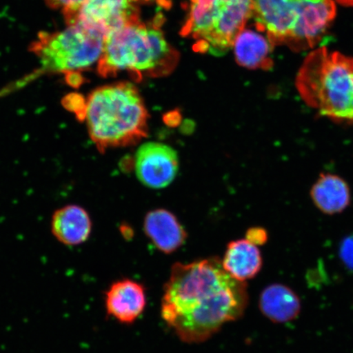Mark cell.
I'll return each instance as SVG.
<instances>
[{"instance_id": "cell-11", "label": "cell", "mask_w": 353, "mask_h": 353, "mask_svg": "<svg viewBox=\"0 0 353 353\" xmlns=\"http://www.w3.org/2000/svg\"><path fill=\"white\" fill-rule=\"evenodd\" d=\"M145 235L161 252L170 254L179 250L188 234L174 214L166 210H154L145 216Z\"/></svg>"}, {"instance_id": "cell-12", "label": "cell", "mask_w": 353, "mask_h": 353, "mask_svg": "<svg viewBox=\"0 0 353 353\" xmlns=\"http://www.w3.org/2000/svg\"><path fill=\"white\" fill-rule=\"evenodd\" d=\"M92 231L90 215L82 207L70 205L57 210L52 216V232L66 245H78L85 242Z\"/></svg>"}, {"instance_id": "cell-9", "label": "cell", "mask_w": 353, "mask_h": 353, "mask_svg": "<svg viewBox=\"0 0 353 353\" xmlns=\"http://www.w3.org/2000/svg\"><path fill=\"white\" fill-rule=\"evenodd\" d=\"M134 166L137 176L145 187L164 188L173 182L178 174V154L165 144L145 143L136 154Z\"/></svg>"}, {"instance_id": "cell-17", "label": "cell", "mask_w": 353, "mask_h": 353, "mask_svg": "<svg viewBox=\"0 0 353 353\" xmlns=\"http://www.w3.org/2000/svg\"><path fill=\"white\" fill-rule=\"evenodd\" d=\"M44 1L54 10H61L65 17L76 12L86 0H44Z\"/></svg>"}, {"instance_id": "cell-13", "label": "cell", "mask_w": 353, "mask_h": 353, "mask_svg": "<svg viewBox=\"0 0 353 353\" xmlns=\"http://www.w3.org/2000/svg\"><path fill=\"white\" fill-rule=\"evenodd\" d=\"M222 264L234 279L245 282L261 270L263 259L257 245L242 239L229 243Z\"/></svg>"}, {"instance_id": "cell-22", "label": "cell", "mask_w": 353, "mask_h": 353, "mask_svg": "<svg viewBox=\"0 0 353 353\" xmlns=\"http://www.w3.org/2000/svg\"><path fill=\"white\" fill-rule=\"evenodd\" d=\"M337 1L344 4V6H353V0H337Z\"/></svg>"}, {"instance_id": "cell-4", "label": "cell", "mask_w": 353, "mask_h": 353, "mask_svg": "<svg viewBox=\"0 0 353 353\" xmlns=\"http://www.w3.org/2000/svg\"><path fill=\"white\" fill-rule=\"evenodd\" d=\"M296 86L304 101L330 120L353 122V59L319 48L302 65Z\"/></svg>"}, {"instance_id": "cell-2", "label": "cell", "mask_w": 353, "mask_h": 353, "mask_svg": "<svg viewBox=\"0 0 353 353\" xmlns=\"http://www.w3.org/2000/svg\"><path fill=\"white\" fill-rule=\"evenodd\" d=\"M83 118L101 152L134 145L148 135V110L138 88L129 82L96 88L85 100Z\"/></svg>"}, {"instance_id": "cell-16", "label": "cell", "mask_w": 353, "mask_h": 353, "mask_svg": "<svg viewBox=\"0 0 353 353\" xmlns=\"http://www.w3.org/2000/svg\"><path fill=\"white\" fill-rule=\"evenodd\" d=\"M315 205L326 214L341 213L350 203V189L341 176L322 174L311 190Z\"/></svg>"}, {"instance_id": "cell-7", "label": "cell", "mask_w": 353, "mask_h": 353, "mask_svg": "<svg viewBox=\"0 0 353 353\" xmlns=\"http://www.w3.org/2000/svg\"><path fill=\"white\" fill-rule=\"evenodd\" d=\"M105 37L79 23L57 32H41L30 46L44 72L79 74L100 59Z\"/></svg>"}, {"instance_id": "cell-15", "label": "cell", "mask_w": 353, "mask_h": 353, "mask_svg": "<svg viewBox=\"0 0 353 353\" xmlns=\"http://www.w3.org/2000/svg\"><path fill=\"white\" fill-rule=\"evenodd\" d=\"M262 32L243 29L237 35L233 46L238 64L250 69H270V54L273 44Z\"/></svg>"}, {"instance_id": "cell-21", "label": "cell", "mask_w": 353, "mask_h": 353, "mask_svg": "<svg viewBox=\"0 0 353 353\" xmlns=\"http://www.w3.org/2000/svg\"><path fill=\"white\" fill-rule=\"evenodd\" d=\"M132 2L136 3H154L164 8H169L170 7V0H132Z\"/></svg>"}, {"instance_id": "cell-19", "label": "cell", "mask_w": 353, "mask_h": 353, "mask_svg": "<svg viewBox=\"0 0 353 353\" xmlns=\"http://www.w3.org/2000/svg\"><path fill=\"white\" fill-rule=\"evenodd\" d=\"M246 240L255 245H261L268 241V233L261 228L249 229L246 233Z\"/></svg>"}, {"instance_id": "cell-5", "label": "cell", "mask_w": 353, "mask_h": 353, "mask_svg": "<svg viewBox=\"0 0 353 353\" xmlns=\"http://www.w3.org/2000/svg\"><path fill=\"white\" fill-rule=\"evenodd\" d=\"M335 13L333 0H253L256 28L272 44L312 47Z\"/></svg>"}, {"instance_id": "cell-8", "label": "cell", "mask_w": 353, "mask_h": 353, "mask_svg": "<svg viewBox=\"0 0 353 353\" xmlns=\"http://www.w3.org/2000/svg\"><path fill=\"white\" fill-rule=\"evenodd\" d=\"M65 20L68 25L82 24L107 37L114 30L140 20V17L132 0H86Z\"/></svg>"}, {"instance_id": "cell-6", "label": "cell", "mask_w": 353, "mask_h": 353, "mask_svg": "<svg viewBox=\"0 0 353 353\" xmlns=\"http://www.w3.org/2000/svg\"><path fill=\"white\" fill-rule=\"evenodd\" d=\"M253 16V0H190L181 34L201 54L223 56Z\"/></svg>"}, {"instance_id": "cell-14", "label": "cell", "mask_w": 353, "mask_h": 353, "mask_svg": "<svg viewBox=\"0 0 353 353\" xmlns=\"http://www.w3.org/2000/svg\"><path fill=\"white\" fill-rule=\"evenodd\" d=\"M259 308L269 320L275 323H285L299 315L301 302L288 286L272 284L266 287L260 295Z\"/></svg>"}, {"instance_id": "cell-10", "label": "cell", "mask_w": 353, "mask_h": 353, "mask_svg": "<svg viewBox=\"0 0 353 353\" xmlns=\"http://www.w3.org/2000/svg\"><path fill=\"white\" fill-rule=\"evenodd\" d=\"M105 304L108 315L123 324L134 323L147 304L144 286L130 279L114 282L105 292Z\"/></svg>"}, {"instance_id": "cell-20", "label": "cell", "mask_w": 353, "mask_h": 353, "mask_svg": "<svg viewBox=\"0 0 353 353\" xmlns=\"http://www.w3.org/2000/svg\"><path fill=\"white\" fill-rule=\"evenodd\" d=\"M181 120H182V117H181L180 114L178 112L168 113L165 114L164 118V121L166 125L170 127L178 126Z\"/></svg>"}, {"instance_id": "cell-3", "label": "cell", "mask_w": 353, "mask_h": 353, "mask_svg": "<svg viewBox=\"0 0 353 353\" xmlns=\"http://www.w3.org/2000/svg\"><path fill=\"white\" fill-rule=\"evenodd\" d=\"M163 17L153 22H131L105 37L98 63L100 76L131 72L136 78L161 77L170 74L179 61L178 52L168 43L161 29Z\"/></svg>"}, {"instance_id": "cell-1", "label": "cell", "mask_w": 353, "mask_h": 353, "mask_svg": "<svg viewBox=\"0 0 353 353\" xmlns=\"http://www.w3.org/2000/svg\"><path fill=\"white\" fill-rule=\"evenodd\" d=\"M246 287L225 271L219 258L176 263L164 287L162 319L184 343L205 342L244 314Z\"/></svg>"}, {"instance_id": "cell-18", "label": "cell", "mask_w": 353, "mask_h": 353, "mask_svg": "<svg viewBox=\"0 0 353 353\" xmlns=\"http://www.w3.org/2000/svg\"><path fill=\"white\" fill-rule=\"evenodd\" d=\"M341 258L345 266L353 270V235L345 238L342 242Z\"/></svg>"}]
</instances>
